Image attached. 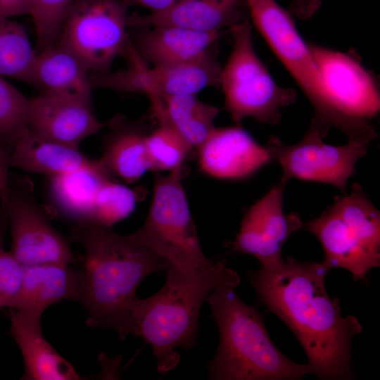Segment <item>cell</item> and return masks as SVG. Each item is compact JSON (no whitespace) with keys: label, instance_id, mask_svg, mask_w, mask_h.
I'll list each match as a JSON object with an SVG mask.
<instances>
[{"label":"cell","instance_id":"6da1fadb","mask_svg":"<svg viewBox=\"0 0 380 380\" xmlns=\"http://www.w3.org/2000/svg\"><path fill=\"white\" fill-rule=\"evenodd\" d=\"M329 270L322 262L288 257L277 266L248 272V277L260 301L299 341L310 374L322 380H348L354 377L353 339L362 327L356 317L343 316L338 299L329 295Z\"/></svg>","mask_w":380,"mask_h":380},{"label":"cell","instance_id":"7a4b0ae2","mask_svg":"<svg viewBox=\"0 0 380 380\" xmlns=\"http://www.w3.org/2000/svg\"><path fill=\"white\" fill-rule=\"evenodd\" d=\"M69 239L85 251L79 300L87 325L113 329L122 339L134 335L136 291L149 274L165 271L166 262L129 235L91 221L76 222Z\"/></svg>","mask_w":380,"mask_h":380},{"label":"cell","instance_id":"3957f363","mask_svg":"<svg viewBox=\"0 0 380 380\" xmlns=\"http://www.w3.org/2000/svg\"><path fill=\"white\" fill-rule=\"evenodd\" d=\"M166 279L152 296L138 298L132 309L134 334L153 348L160 373L175 367V349L193 348L197 337L199 312L209 294L222 286H236L237 272L220 261L213 268L192 271L166 264Z\"/></svg>","mask_w":380,"mask_h":380},{"label":"cell","instance_id":"277c9868","mask_svg":"<svg viewBox=\"0 0 380 380\" xmlns=\"http://www.w3.org/2000/svg\"><path fill=\"white\" fill-rule=\"evenodd\" d=\"M206 301L220 332L215 357L207 365L213 380H295L310 374L308 364L283 355L270 338L263 318L233 287L214 289Z\"/></svg>","mask_w":380,"mask_h":380},{"label":"cell","instance_id":"5b68a950","mask_svg":"<svg viewBox=\"0 0 380 380\" xmlns=\"http://www.w3.org/2000/svg\"><path fill=\"white\" fill-rule=\"evenodd\" d=\"M306 227L321 243L329 270L343 268L358 281L380 266V213L359 184Z\"/></svg>","mask_w":380,"mask_h":380},{"label":"cell","instance_id":"8992f818","mask_svg":"<svg viewBox=\"0 0 380 380\" xmlns=\"http://www.w3.org/2000/svg\"><path fill=\"white\" fill-rule=\"evenodd\" d=\"M254 26L308 99L315 110L310 128L324 139L334 127L348 140L350 127L337 112L306 44L289 11L274 0H245Z\"/></svg>","mask_w":380,"mask_h":380},{"label":"cell","instance_id":"52a82bcc","mask_svg":"<svg viewBox=\"0 0 380 380\" xmlns=\"http://www.w3.org/2000/svg\"><path fill=\"white\" fill-rule=\"evenodd\" d=\"M233 46L220 72L226 110L237 124L246 118L275 125L281 118V108L295 102L292 88L278 85L258 56L248 18L229 28Z\"/></svg>","mask_w":380,"mask_h":380},{"label":"cell","instance_id":"ba28073f","mask_svg":"<svg viewBox=\"0 0 380 380\" xmlns=\"http://www.w3.org/2000/svg\"><path fill=\"white\" fill-rule=\"evenodd\" d=\"M183 173L180 168L167 175L156 174L145 222L129 236L167 265L184 270L211 269L220 261H212L202 250L182 184Z\"/></svg>","mask_w":380,"mask_h":380},{"label":"cell","instance_id":"9c48e42d","mask_svg":"<svg viewBox=\"0 0 380 380\" xmlns=\"http://www.w3.org/2000/svg\"><path fill=\"white\" fill-rule=\"evenodd\" d=\"M9 167L8 154L0 149V198L10 227L11 253L23 266L75 263L70 239L51 224L32 182L11 174Z\"/></svg>","mask_w":380,"mask_h":380},{"label":"cell","instance_id":"30bf717a","mask_svg":"<svg viewBox=\"0 0 380 380\" xmlns=\"http://www.w3.org/2000/svg\"><path fill=\"white\" fill-rule=\"evenodd\" d=\"M213 48L189 62L149 67L129 37L123 53L127 67L115 72L93 73L91 84L92 87L144 93L159 98L196 94L205 87L219 85L221 65Z\"/></svg>","mask_w":380,"mask_h":380},{"label":"cell","instance_id":"8fae6325","mask_svg":"<svg viewBox=\"0 0 380 380\" xmlns=\"http://www.w3.org/2000/svg\"><path fill=\"white\" fill-rule=\"evenodd\" d=\"M125 0H80L65 19L57 42L92 73L109 69L129 39Z\"/></svg>","mask_w":380,"mask_h":380},{"label":"cell","instance_id":"7c38bea8","mask_svg":"<svg viewBox=\"0 0 380 380\" xmlns=\"http://www.w3.org/2000/svg\"><path fill=\"white\" fill-rule=\"evenodd\" d=\"M308 46L333 106L352 129V141L368 146L378 136L368 120L380 109L373 77L348 53L314 44Z\"/></svg>","mask_w":380,"mask_h":380},{"label":"cell","instance_id":"4fadbf2b","mask_svg":"<svg viewBox=\"0 0 380 380\" xmlns=\"http://www.w3.org/2000/svg\"><path fill=\"white\" fill-rule=\"evenodd\" d=\"M265 146L272 160L279 163L282 179L322 182L344 194L349 178L355 173L356 163L367 150V145L352 141L343 146L325 144L319 134L310 128L296 144H286L270 136Z\"/></svg>","mask_w":380,"mask_h":380},{"label":"cell","instance_id":"5bb4252c","mask_svg":"<svg viewBox=\"0 0 380 380\" xmlns=\"http://www.w3.org/2000/svg\"><path fill=\"white\" fill-rule=\"evenodd\" d=\"M286 181L281 179L245 212L241 227L230 243L232 251L254 256L262 267L281 264L282 247L292 233L303 227L296 213L285 214L283 208Z\"/></svg>","mask_w":380,"mask_h":380},{"label":"cell","instance_id":"9a60e30c","mask_svg":"<svg viewBox=\"0 0 380 380\" xmlns=\"http://www.w3.org/2000/svg\"><path fill=\"white\" fill-rule=\"evenodd\" d=\"M196 150L201 171L218 179H247L272 160L265 146L239 125L215 127Z\"/></svg>","mask_w":380,"mask_h":380},{"label":"cell","instance_id":"2e32d148","mask_svg":"<svg viewBox=\"0 0 380 380\" xmlns=\"http://www.w3.org/2000/svg\"><path fill=\"white\" fill-rule=\"evenodd\" d=\"M28 124L42 137L75 147L108 125L96 118L92 106L44 92L29 98Z\"/></svg>","mask_w":380,"mask_h":380},{"label":"cell","instance_id":"e0dca14e","mask_svg":"<svg viewBox=\"0 0 380 380\" xmlns=\"http://www.w3.org/2000/svg\"><path fill=\"white\" fill-rule=\"evenodd\" d=\"M20 291L11 308L36 324L44 310L63 300H79L82 270L69 265L45 264L23 266Z\"/></svg>","mask_w":380,"mask_h":380},{"label":"cell","instance_id":"ac0fdd59","mask_svg":"<svg viewBox=\"0 0 380 380\" xmlns=\"http://www.w3.org/2000/svg\"><path fill=\"white\" fill-rule=\"evenodd\" d=\"M245 0H178L167 8L147 15H129L128 26H173L201 32H222L246 17Z\"/></svg>","mask_w":380,"mask_h":380},{"label":"cell","instance_id":"d6986e66","mask_svg":"<svg viewBox=\"0 0 380 380\" xmlns=\"http://www.w3.org/2000/svg\"><path fill=\"white\" fill-rule=\"evenodd\" d=\"M221 32H201L173 26L139 30L130 38L140 57L151 65H174L195 60L217 42Z\"/></svg>","mask_w":380,"mask_h":380},{"label":"cell","instance_id":"ffe728a7","mask_svg":"<svg viewBox=\"0 0 380 380\" xmlns=\"http://www.w3.org/2000/svg\"><path fill=\"white\" fill-rule=\"evenodd\" d=\"M89 71L59 42L38 53L31 85L41 92L92 106Z\"/></svg>","mask_w":380,"mask_h":380},{"label":"cell","instance_id":"44dd1931","mask_svg":"<svg viewBox=\"0 0 380 380\" xmlns=\"http://www.w3.org/2000/svg\"><path fill=\"white\" fill-rule=\"evenodd\" d=\"M10 167L43 174L63 175L97 165L75 147L42 137L30 129L8 150Z\"/></svg>","mask_w":380,"mask_h":380},{"label":"cell","instance_id":"7402d4cb","mask_svg":"<svg viewBox=\"0 0 380 380\" xmlns=\"http://www.w3.org/2000/svg\"><path fill=\"white\" fill-rule=\"evenodd\" d=\"M108 126L110 130L103 139L98 160L112 179L134 183L151 170L146 148L147 134L120 117L113 119Z\"/></svg>","mask_w":380,"mask_h":380},{"label":"cell","instance_id":"603a6c76","mask_svg":"<svg viewBox=\"0 0 380 380\" xmlns=\"http://www.w3.org/2000/svg\"><path fill=\"white\" fill-rule=\"evenodd\" d=\"M10 334L24 360L25 380H77L80 376L44 338L41 324L32 322L9 308Z\"/></svg>","mask_w":380,"mask_h":380},{"label":"cell","instance_id":"cb8c5ba5","mask_svg":"<svg viewBox=\"0 0 380 380\" xmlns=\"http://www.w3.org/2000/svg\"><path fill=\"white\" fill-rule=\"evenodd\" d=\"M148 97L159 123L174 129L193 149H197L214 129V121L220 111L200 101L196 94Z\"/></svg>","mask_w":380,"mask_h":380},{"label":"cell","instance_id":"d4e9b609","mask_svg":"<svg viewBox=\"0 0 380 380\" xmlns=\"http://www.w3.org/2000/svg\"><path fill=\"white\" fill-rule=\"evenodd\" d=\"M49 178L54 204L63 214L77 222L89 220L100 186L111 179L98 160L94 167Z\"/></svg>","mask_w":380,"mask_h":380},{"label":"cell","instance_id":"484cf974","mask_svg":"<svg viewBox=\"0 0 380 380\" xmlns=\"http://www.w3.org/2000/svg\"><path fill=\"white\" fill-rule=\"evenodd\" d=\"M37 55L24 27L0 16V75L31 84Z\"/></svg>","mask_w":380,"mask_h":380},{"label":"cell","instance_id":"4316f807","mask_svg":"<svg viewBox=\"0 0 380 380\" xmlns=\"http://www.w3.org/2000/svg\"><path fill=\"white\" fill-rule=\"evenodd\" d=\"M146 152L152 171H173L184 167V163L193 149L174 129L165 124L146 138Z\"/></svg>","mask_w":380,"mask_h":380},{"label":"cell","instance_id":"83f0119b","mask_svg":"<svg viewBox=\"0 0 380 380\" xmlns=\"http://www.w3.org/2000/svg\"><path fill=\"white\" fill-rule=\"evenodd\" d=\"M138 196L135 190L114 179H106L96 194L89 221L112 227L132 213Z\"/></svg>","mask_w":380,"mask_h":380},{"label":"cell","instance_id":"f1b7e54d","mask_svg":"<svg viewBox=\"0 0 380 380\" xmlns=\"http://www.w3.org/2000/svg\"><path fill=\"white\" fill-rule=\"evenodd\" d=\"M29 98L0 75V145L9 150L29 129Z\"/></svg>","mask_w":380,"mask_h":380},{"label":"cell","instance_id":"f546056e","mask_svg":"<svg viewBox=\"0 0 380 380\" xmlns=\"http://www.w3.org/2000/svg\"><path fill=\"white\" fill-rule=\"evenodd\" d=\"M80 1L30 0V15L35 28L37 53L57 42L65 19Z\"/></svg>","mask_w":380,"mask_h":380},{"label":"cell","instance_id":"4dcf8cb0","mask_svg":"<svg viewBox=\"0 0 380 380\" xmlns=\"http://www.w3.org/2000/svg\"><path fill=\"white\" fill-rule=\"evenodd\" d=\"M8 227L6 210L0 199V309L11 308L20 291L23 265L5 248V235Z\"/></svg>","mask_w":380,"mask_h":380},{"label":"cell","instance_id":"1f68e13d","mask_svg":"<svg viewBox=\"0 0 380 380\" xmlns=\"http://www.w3.org/2000/svg\"><path fill=\"white\" fill-rule=\"evenodd\" d=\"M321 5V0H292L289 11L301 20H307L318 11Z\"/></svg>","mask_w":380,"mask_h":380},{"label":"cell","instance_id":"d6a6232c","mask_svg":"<svg viewBox=\"0 0 380 380\" xmlns=\"http://www.w3.org/2000/svg\"><path fill=\"white\" fill-rule=\"evenodd\" d=\"M30 0H0V16L12 17L30 14Z\"/></svg>","mask_w":380,"mask_h":380},{"label":"cell","instance_id":"836d02e7","mask_svg":"<svg viewBox=\"0 0 380 380\" xmlns=\"http://www.w3.org/2000/svg\"><path fill=\"white\" fill-rule=\"evenodd\" d=\"M129 5L137 4L148 8L151 12L167 8L178 0H125Z\"/></svg>","mask_w":380,"mask_h":380}]
</instances>
